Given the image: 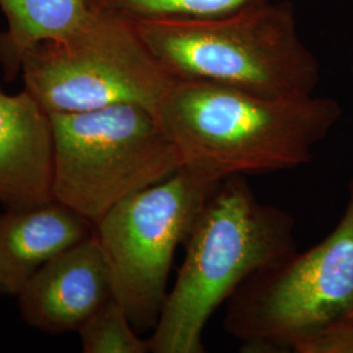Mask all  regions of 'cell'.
<instances>
[{"label":"cell","mask_w":353,"mask_h":353,"mask_svg":"<svg viewBox=\"0 0 353 353\" xmlns=\"http://www.w3.org/2000/svg\"><path fill=\"white\" fill-rule=\"evenodd\" d=\"M341 115L328 97L272 99L183 79L172 80L157 110L181 168L211 182L310 163Z\"/></svg>","instance_id":"6da1fadb"},{"label":"cell","mask_w":353,"mask_h":353,"mask_svg":"<svg viewBox=\"0 0 353 353\" xmlns=\"http://www.w3.org/2000/svg\"><path fill=\"white\" fill-rule=\"evenodd\" d=\"M294 217L259 202L243 176L220 181L208 195L161 316L153 353H203V334L221 303L254 274L296 252Z\"/></svg>","instance_id":"7a4b0ae2"},{"label":"cell","mask_w":353,"mask_h":353,"mask_svg":"<svg viewBox=\"0 0 353 353\" xmlns=\"http://www.w3.org/2000/svg\"><path fill=\"white\" fill-rule=\"evenodd\" d=\"M173 79L201 80L272 99L314 94L321 71L300 37L290 0H261L229 12L135 21Z\"/></svg>","instance_id":"3957f363"},{"label":"cell","mask_w":353,"mask_h":353,"mask_svg":"<svg viewBox=\"0 0 353 353\" xmlns=\"http://www.w3.org/2000/svg\"><path fill=\"white\" fill-rule=\"evenodd\" d=\"M49 117L52 198L93 227L115 204L182 166L176 144L159 118L138 105Z\"/></svg>","instance_id":"277c9868"},{"label":"cell","mask_w":353,"mask_h":353,"mask_svg":"<svg viewBox=\"0 0 353 353\" xmlns=\"http://www.w3.org/2000/svg\"><path fill=\"white\" fill-rule=\"evenodd\" d=\"M353 318V179L325 240L248 279L228 300L223 327L241 352H290L296 341Z\"/></svg>","instance_id":"5b68a950"},{"label":"cell","mask_w":353,"mask_h":353,"mask_svg":"<svg viewBox=\"0 0 353 353\" xmlns=\"http://www.w3.org/2000/svg\"><path fill=\"white\" fill-rule=\"evenodd\" d=\"M21 76L48 114L138 105L157 117L173 77L153 57L134 20L93 10L74 34L28 51Z\"/></svg>","instance_id":"8992f818"},{"label":"cell","mask_w":353,"mask_h":353,"mask_svg":"<svg viewBox=\"0 0 353 353\" xmlns=\"http://www.w3.org/2000/svg\"><path fill=\"white\" fill-rule=\"evenodd\" d=\"M217 183L179 168L115 204L94 227L113 297L138 332L156 327L176 248L188 240Z\"/></svg>","instance_id":"52a82bcc"},{"label":"cell","mask_w":353,"mask_h":353,"mask_svg":"<svg viewBox=\"0 0 353 353\" xmlns=\"http://www.w3.org/2000/svg\"><path fill=\"white\" fill-rule=\"evenodd\" d=\"M112 297L109 268L94 232L42 265L17 294L23 319L48 334L77 331Z\"/></svg>","instance_id":"ba28073f"},{"label":"cell","mask_w":353,"mask_h":353,"mask_svg":"<svg viewBox=\"0 0 353 353\" xmlns=\"http://www.w3.org/2000/svg\"><path fill=\"white\" fill-rule=\"evenodd\" d=\"M50 117L26 90L0 88V204L26 210L54 201Z\"/></svg>","instance_id":"9c48e42d"},{"label":"cell","mask_w":353,"mask_h":353,"mask_svg":"<svg viewBox=\"0 0 353 353\" xmlns=\"http://www.w3.org/2000/svg\"><path fill=\"white\" fill-rule=\"evenodd\" d=\"M93 232L87 219L57 201L1 212L0 294L17 297L42 265Z\"/></svg>","instance_id":"30bf717a"},{"label":"cell","mask_w":353,"mask_h":353,"mask_svg":"<svg viewBox=\"0 0 353 353\" xmlns=\"http://www.w3.org/2000/svg\"><path fill=\"white\" fill-rule=\"evenodd\" d=\"M0 67L6 81L21 75L26 52L45 41L74 34L93 12L89 0H0Z\"/></svg>","instance_id":"8fae6325"},{"label":"cell","mask_w":353,"mask_h":353,"mask_svg":"<svg viewBox=\"0 0 353 353\" xmlns=\"http://www.w3.org/2000/svg\"><path fill=\"white\" fill-rule=\"evenodd\" d=\"M84 353H148L150 339L140 338L125 309L114 297L77 330Z\"/></svg>","instance_id":"7c38bea8"},{"label":"cell","mask_w":353,"mask_h":353,"mask_svg":"<svg viewBox=\"0 0 353 353\" xmlns=\"http://www.w3.org/2000/svg\"><path fill=\"white\" fill-rule=\"evenodd\" d=\"M261 0H89L92 10L134 21L161 17H199L229 12Z\"/></svg>","instance_id":"4fadbf2b"},{"label":"cell","mask_w":353,"mask_h":353,"mask_svg":"<svg viewBox=\"0 0 353 353\" xmlns=\"http://www.w3.org/2000/svg\"><path fill=\"white\" fill-rule=\"evenodd\" d=\"M296 353H353V318L314 332L292 347Z\"/></svg>","instance_id":"5bb4252c"}]
</instances>
